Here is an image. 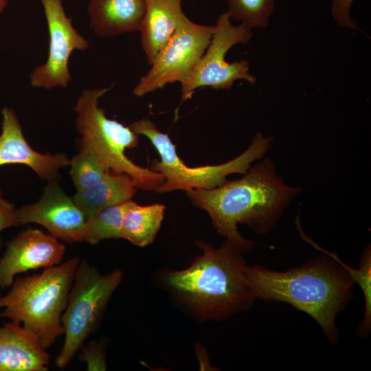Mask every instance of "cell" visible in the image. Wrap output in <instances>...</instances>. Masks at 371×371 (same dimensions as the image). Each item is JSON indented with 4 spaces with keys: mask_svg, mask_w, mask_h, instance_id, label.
<instances>
[{
    "mask_svg": "<svg viewBox=\"0 0 371 371\" xmlns=\"http://www.w3.org/2000/svg\"><path fill=\"white\" fill-rule=\"evenodd\" d=\"M69 166L70 175L77 192L93 188L102 180L107 172L96 157L82 150L70 159Z\"/></svg>",
    "mask_w": 371,
    "mask_h": 371,
    "instance_id": "obj_21",
    "label": "cell"
},
{
    "mask_svg": "<svg viewBox=\"0 0 371 371\" xmlns=\"http://www.w3.org/2000/svg\"><path fill=\"white\" fill-rule=\"evenodd\" d=\"M302 188L286 185L269 157L250 166L244 175L211 189L186 192L192 203L210 215L218 233L240 251L254 243L238 232L245 224L258 234L270 232Z\"/></svg>",
    "mask_w": 371,
    "mask_h": 371,
    "instance_id": "obj_1",
    "label": "cell"
},
{
    "mask_svg": "<svg viewBox=\"0 0 371 371\" xmlns=\"http://www.w3.org/2000/svg\"><path fill=\"white\" fill-rule=\"evenodd\" d=\"M20 225L14 205L3 198L0 187V246L1 232L7 228L19 226Z\"/></svg>",
    "mask_w": 371,
    "mask_h": 371,
    "instance_id": "obj_24",
    "label": "cell"
},
{
    "mask_svg": "<svg viewBox=\"0 0 371 371\" xmlns=\"http://www.w3.org/2000/svg\"><path fill=\"white\" fill-rule=\"evenodd\" d=\"M0 133V166L22 164L30 168L47 182L58 181L59 170L69 166L70 159L64 153H41L34 150L25 139L21 124L13 109L1 111Z\"/></svg>",
    "mask_w": 371,
    "mask_h": 371,
    "instance_id": "obj_13",
    "label": "cell"
},
{
    "mask_svg": "<svg viewBox=\"0 0 371 371\" xmlns=\"http://www.w3.org/2000/svg\"><path fill=\"white\" fill-rule=\"evenodd\" d=\"M65 245L52 235L29 227L9 241L0 258V288L10 286L16 275L61 262Z\"/></svg>",
    "mask_w": 371,
    "mask_h": 371,
    "instance_id": "obj_12",
    "label": "cell"
},
{
    "mask_svg": "<svg viewBox=\"0 0 371 371\" xmlns=\"http://www.w3.org/2000/svg\"><path fill=\"white\" fill-rule=\"evenodd\" d=\"M80 258L45 269L38 274L14 280L11 289L0 297V317H8L38 337L47 350L64 334L61 317L72 286Z\"/></svg>",
    "mask_w": 371,
    "mask_h": 371,
    "instance_id": "obj_4",
    "label": "cell"
},
{
    "mask_svg": "<svg viewBox=\"0 0 371 371\" xmlns=\"http://www.w3.org/2000/svg\"><path fill=\"white\" fill-rule=\"evenodd\" d=\"M354 0H331L330 10L333 19L339 27L350 30H359L351 19L350 10Z\"/></svg>",
    "mask_w": 371,
    "mask_h": 371,
    "instance_id": "obj_23",
    "label": "cell"
},
{
    "mask_svg": "<svg viewBox=\"0 0 371 371\" xmlns=\"http://www.w3.org/2000/svg\"><path fill=\"white\" fill-rule=\"evenodd\" d=\"M145 10V0H91L89 27L96 36L104 38L139 31Z\"/></svg>",
    "mask_w": 371,
    "mask_h": 371,
    "instance_id": "obj_16",
    "label": "cell"
},
{
    "mask_svg": "<svg viewBox=\"0 0 371 371\" xmlns=\"http://www.w3.org/2000/svg\"><path fill=\"white\" fill-rule=\"evenodd\" d=\"M196 245L203 254L189 268L169 273L168 285L211 318H223L251 306L254 298L240 250L227 239L219 248L203 241Z\"/></svg>",
    "mask_w": 371,
    "mask_h": 371,
    "instance_id": "obj_3",
    "label": "cell"
},
{
    "mask_svg": "<svg viewBox=\"0 0 371 371\" xmlns=\"http://www.w3.org/2000/svg\"><path fill=\"white\" fill-rule=\"evenodd\" d=\"M315 246L326 256L286 271L248 266L247 281L254 300L286 302L308 314L335 344L339 337L336 316L353 297L355 282L335 253Z\"/></svg>",
    "mask_w": 371,
    "mask_h": 371,
    "instance_id": "obj_2",
    "label": "cell"
},
{
    "mask_svg": "<svg viewBox=\"0 0 371 371\" xmlns=\"http://www.w3.org/2000/svg\"><path fill=\"white\" fill-rule=\"evenodd\" d=\"M80 360L87 365V370H105L106 368L104 352L102 346L96 341L82 345Z\"/></svg>",
    "mask_w": 371,
    "mask_h": 371,
    "instance_id": "obj_22",
    "label": "cell"
},
{
    "mask_svg": "<svg viewBox=\"0 0 371 371\" xmlns=\"http://www.w3.org/2000/svg\"><path fill=\"white\" fill-rule=\"evenodd\" d=\"M16 215L21 225H41L61 241L83 242L85 216L58 181L47 182L39 199L16 210Z\"/></svg>",
    "mask_w": 371,
    "mask_h": 371,
    "instance_id": "obj_11",
    "label": "cell"
},
{
    "mask_svg": "<svg viewBox=\"0 0 371 371\" xmlns=\"http://www.w3.org/2000/svg\"><path fill=\"white\" fill-rule=\"evenodd\" d=\"M146 10L139 29L141 45L151 65L159 52L189 19L181 0H145Z\"/></svg>",
    "mask_w": 371,
    "mask_h": 371,
    "instance_id": "obj_15",
    "label": "cell"
},
{
    "mask_svg": "<svg viewBox=\"0 0 371 371\" xmlns=\"http://www.w3.org/2000/svg\"><path fill=\"white\" fill-rule=\"evenodd\" d=\"M49 33V49L46 61L30 74V85L52 89L67 87L71 82L69 63L74 51H85L88 40L73 25L62 0H40Z\"/></svg>",
    "mask_w": 371,
    "mask_h": 371,
    "instance_id": "obj_10",
    "label": "cell"
},
{
    "mask_svg": "<svg viewBox=\"0 0 371 371\" xmlns=\"http://www.w3.org/2000/svg\"><path fill=\"white\" fill-rule=\"evenodd\" d=\"M49 363L34 333L12 321L0 328V371H47Z\"/></svg>",
    "mask_w": 371,
    "mask_h": 371,
    "instance_id": "obj_14",
    "label": "cell"
},
{
    "mask_svg": "<svg viewBox=\"0 0 371 371\" xmlns=\"http://www.w3.org/2000/svg\"><path fill=\"white\" fill-rule=\"evenodd\" d=\"M113 87L87 89L78 96L74 107L78 150L93 155L106 170L128 175L137 188L156 192L164 177L137 165L125 155L126 149L137 145L139 135L128 126L107 117L99 106L100 99Z\"/></svg>",
    "mask_w": 371,
    "mask_h": 371,
    "instance_id": "obj_5",
    "label": "cell"
},
{
    "mask_svg": "<svg viewBox=\"0 0 371 371\" xmlns=\"http://www.w3.org/2000/svg\"><path fill=\"white\" fill-rule=\"evenodd\" d=\"M227 5L231 19L252 30L269 25L275 0H227Z\"/></svg>",
    "mask_w": 371,
    "mask_h": 371,
    "instance_id": "obj_20",
    "label": "cell"
},
{
    "mask_svg": "<svg viewBox=\"0 0 371 371\" xmlns=\"http://www.w3.org/2000/svg\"><path fill=\"white\" fill-rule=\"evenodd\" d=\"M251 30L241 23L233 25L227 12L219 15L206 50L181 83L182 101L190 99L195 90L201 87L227 90L238 80H244L251 85L256 82V78L249 73L248 60H240L234 63L225 60L227 52L234 45L245 44L251 39Z\"/></svg>",
    "mask_w": 371,
    "mask_h": 371,
    "instance_id": "obj_8",
    "label": "cell"
},
{
    "mask_svg": "<svg viewBox=\"0 0 371 371\" xmlns=\"http://www.w3.org/2000/svg\"><path fill=\"white\" fill-rule=\"evenodd\" d=\"M122 276L119 269L102 275L85 259L79 262L61 317L65 339L55 360L58 368H65L95 330Z\"/></svg>",
    "mask_w": 371,
    "mask_h": 371,
    "instance_id": "obj_7",
    "label": "cell"
},
{
    "mask_svg": "<svg viewBox=\"0 0 371 371\" xmlns=\"http://www.w3.org/2000/svg\"><path fill=\"white\" fill-rule=\"evenodd\" d=\"M8 0H0V14L3 12L5 10L7 4H8Z\"/></svg>",
    "mask_w": 371,
    "mask_h": 371,
    "instance_id": "obj_25",
    "label": "cell"
},
{
    "mask_svg": "<svg viewBox=\"0 0 371 371\" xmlns=\"http://www.w3.org/2000/svg\"><path fill=\"white\" fill-rule=\"evenodd\" d=\"M136 190L128 175L109 170L98 184L85 191H76L72 199L87 220L108 207L131 200Z\"/></svg>",
    "mask_w": 371,
    "mask_h": 371,
    "instance_id": "obj_17",
    "label": "cell"
},
{
    "mask_svg": "<svg viewBox=\"0 0 371 371\" xmlns=\"http://www.w3.org/2000/svg\"><path fill=\"white\" fill-rule=\"evenodd\" d=\"M165 209L163 204L141 206L135 203L124 216L122 238L141 247L151 244L161 227Z\"/></svg>",
    "mask_w": 371,
    "mask_h": 371,
    "instance_id": "obj_18",
    "label": "cell"
},
{
    "mask_svg": "<svg viewBox=\"0 0 371 371\" xmlns=\"http://www.w3.org/2000/svg\"><path fill=\"white\" fill-rule=\"evenodd\" d=\"M214 30V25H199L189 19L159 52L151 68L133 88V94L143 97L168 84L181 83L204 54Z\"/></svg>",
    "mask_w": 371,
    "mask_h": 371,
    "instance_id": "obj_9",
    "label": "cell"
},
{
    "mask_svg": "<svg viewBox=\"0 0 371 371\" xmlns=\"http://www.w3.org/2000/svg\"><path fill=\"white\" fill-rule=\"evenodd\" d=\"M132 200L108 207L86 220L83 242L95 245L104 239L122 238L126 212L134 205Z\"/></svg>",
    "mask_w": 371,
    "mask_h": 371,
    "instance_id": "obj_19",
    "label": "cell"
},
{
    "mask_svg": "<svg viewBox=\"0 0 371 371\" xmlns=\"http://www.w3.org/2000/svg\"><path fill=\"white\" fill-rule=\"evenodd\" d=\"M128 126L137 135L146 137L160 156L161 160L153 161L150 168L151 170L164 177V183L156 190L158 193L179 190L187 192L220 186L227 181L226 177L229 175L246 173L251 164L268 151L273 139L258 132L248 148L232 160L218 165L192 168L182 161L169 136L162 133L150 120H139Z\"/></svg>",
    "mask_w": 371,
    "mask_h": 371,
    "instance_id": "obj_6",
    "label": "cell"
}]
</instances>
